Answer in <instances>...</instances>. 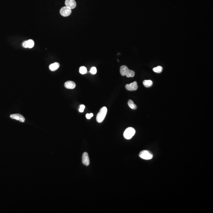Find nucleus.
<instances>
[{
	"label": "nucleus",
	"mask_w": 213,
	"mask_h": 213,
	"mask_svg": "<svg viewBox=\"0 0 213 213\" xmlns=\"http://www.w3.org/2000/svg\"><path fill=\"white\" fill-rule=\"evenodd\" d=\"M82 162L86 166H88L90 164L89 156L87 152L83 153L82 156Z\"/></svg>",
	"instance_id": "6e6552de"
},
{
	"label": "nucleus",
	"mask_w": 213,
	"mask_h": 213,
	"mask_svg": "<svg viewBox=\"0 0 213 213\" xmlns=\"http://www.w3.org/2000/svg\"><path fill=\"white\" fill-rule=\"evenodd\" d=\"M137 83L136 81L130 83L129 84H127L125 85V88L127 90L129 91H135L138 88Z\"/></svg>",
	"instance_id": "39448f33"
},
{
	"label": "nucleus",
	"mask_w": 213,
	"mask_h": 213,
	"mask_svg": "<svg viewBox=\"0 0 213 213\" xmlns=\"http://www.w3.org/2000/svg\"><path fill=\"white\" fill-rule=\"evenodd\" d=\"M10 117L12 119L19 121L21 122H24L25 121V118L23 116L19 114H11L10 115Z\"/></svg>",
	"instance_id": "0eeeda50"
},
{
	"label": "nucleus",
	"mask_w": 213,
	"mask_h": 213,
	"mask_svg": "<svg viewBox=\"0 0 213 213\" xmlns=\"http://www.w3.org/2000/svg\"><path fill=\"white\" fill-rule=\"evenodd\" d=\"M135 134V130L134 128L129 127L125 129L124 133V137L126 139H130Z\"/></svg>",
	"instance_id": "f03ea898"
},
{
	"label": "nucleus",
	"mask_w": 213,
	"mask_h": 213,
	"mask_svg": "<svg viewBox=\"0 0 213 213\" xmlns=\"http://www.w3.org/2000/svg\"><path fill=\"white\" fill-rule=\"evenodd\" d=\"M135 75V72L131 70H129L125 76L127 77H134Z\"/></svg>",
	"instance_id": "4468645a"
},
{
	"label": "nucleus",
	"mask_w": 213,
	"mask_h": 213,
	"mask_svg": "<svg viewBox=\"0 0 213 213\" xmlns=\"http://www.w3.org/2000/svg\"><path fill=\"white\" fill-rule=\"evenodd\" d=\"M93 116V114L92 113H90V114H87L86 115V117L87 119H90Z\"/></svg>",
	"instance_id": "aec40b11"
},
{
	"label": "nucleus",
	"mask_w": 213,
	"mask_h": 213,
	"mask_svg": "<svg viewBox=\"0 0 213 213\" xmlns=\"http://www.w3.org/2000/svg\"><path fill=\"white\" fill-rule=\"evenodd\" d=\"M139 156L142 159L146 160L151 159L153 158V155L147 150H142L140 152Z\"/></svg>",
	"instance_id": "7ed1b4c3"
},
{
	"label": "nucleus",
	"mask_w": 213,
	"mask_h": 213,
	"mask_svg": "<svg viewBox=\"0 0 213 213\" xmlns=\"http://www.w3.org/2000/svg\"><path fill=\"white\" fill-rule=\"evenodd\" d=\"M66 6H67L71 9H73L76 7V2L75 0H66L65 2Z\"/></svg>",
	"instance_id": "423d86ee"
},
{
	"label": "nucleus",
	"mask_w": 213,
	"mask_h": 213,
	"mask_svg": "<svg viewBox=\"0 0 213 213\" xmlns=\"http://www.w3.org/2000/svg\"><path fill=\"white\" fill-rule=\"evenodd\" d=\"M85 108V106L84 105H81L80 106L79 109V111L80 113H83L84 111V109Z\"/></svg>",
	"instance_id": "6ab92c4d"
},
{
	"label": "nucleus",
	"mask_w": 213,
	"mask_h": 213,
	"mask_svg": "<svg viewBox=\"0 0 213 213\" xmlns=\"http://www.w3.org/2000/svg\"><path fill=\"white\" fill-rule=\"evenodd\" d=\"M107 107H104L100 109L96 117V121L98 123H101L105 119L107 113Z\"/></svg>",
	"instance_id": "f257e3e1"
},
{
	"label": "nucleus",
	"mask_w": 213,
	"mask_h": 213,
	"mask_svg": "<svg viewBox=\"0 0 213 213\" xmlns=\"http://www.w3.org/2000/svg\"><path fill=\"white\" fill-rule=\"evenodd\" d=\"M143 84L145 87L149 88L152 86L153 84V82L150 80H145L143 81Z\"/></svg>",
	"instance_id": "f8f14e48"
},
{
	"label": "nucleus",
	"mask_w": 213,
	"mask_h": 213,
	"mask_svg": "<svg viewBox=\"0 0 213 213\" xmlns=\"http://www.w3.org/2000/svg\"><path fill=\"white\" fill-rule=\"evenodd\" d=\"M153 70L155 72L157 73H160L162 71L163 67L161 66H157L156 67H154L153 68Z\"/></svg>",
	"instance_id": "2eb2a0df"
},
{
	"label": "nucleus",
	"mask_w": 213,
	"mask_h": 213,
	"mask_svg": "<svg viewBox=\"0 0 213 213\" xmlns=\"http://www.w3.org/2000/svg\"><path fill=\"white\" fill-rule=\"evenodd\" d=\"M90 72L92 74L94 75L96 74L97 73V69L95 67H92L90 69Z\"/></svg>",
	"instance_id": "a211bd4d"
},
{
	"label": "nucleus",
	"mask_w": 213,
	"mask_h": 213,
	"mask_svg": "<svg viewBox=\"0 0 213 213\" xmlns=\"http://www.w3.org/2000/svg\"><path fill=\"white\" fill-rule=\"evenodd\" d=\"M129 70L128 67L125 65H123L121 66L120 68V73L122 76H125Z\"/></svg>",
	"instance_id": "9d476101"
},
{
	"label": "nucleus",
	"mask_w": 213,
	"mask_h": 213,
	"mask_svg": "<svg viewBox=\"0 0 213 213\" xmlns=\"http://www.w3.org/2000/svg\"><path fill=\"white\" fill-rule=\"evenodd\" d=\"M60 64L58 63H54L51 64L49 66V69L51 71H52L57 70L59 67Z\"/></svg>",
	"instance_id": "9b49d317"
},
{
	"label": "nucleus",
	"mask_w": 213,
	"mask_h": 213,
	"mask_svg": "<svg viewBox=\"0 0 213 213\" xmlns=\"http://www.w3.org/2000/svg\"><path fill=\"white\" fill-rule=\"evenodd\" d=\"M27 43L28 48H33V47H34V41L31 39L27 40Z\"/></svg>",
	"instance_id": "dca6fc26"
},
{
	"label": "nucleus",
	"mask_w": 213,
	"mask_h": 213,
	"mask_svg": "<svg viewBox=\"0 0 213 213\" xmlns=\"http://www.w3.org/2000/svg\"><path fill=\"white\" fill-rule=\"evenodd\" d=\"M23 46L25 47V48H28V46H27V41H25L23 42Z\"/></svg>",
	"instance_id": "412c9836"
},
{
	"label": "nucleus",
	"mask_w": 213,
	"mask_h": 213,
	"mask_svg": "<svg viewBox=\"0 0 213 213\" xmlns=\"http://www.w3.org/2000/svg\"><path fill=\"white\" fill-rule=\"evenodd\" d=\"M60 13L61 15L63 17H67L71 13V9L67 6H64L61 8Z\"/></svg>",
	"instance_id": "20e7f679"
},
{
	"label": "nucleus",
	"mask_w": 213,
	"mask_h": 213,
	"mask_svg": "<svg viewBox=\"0 0 213 213\" xmlns=\"http://www.w3.org/2000/svg\"><path fill=\"white\" fill-rule=\"evenodd\" d=\"M64 87L67 89H74L76 87V84L72 81H67L64 83Z\"/></svg>",
	"instance_id": "1a4fd4ad"
},
{
	"label": "nucleus",
	"mask_w": 213,
	"mask_h": 213,
	"mask_svg": "<svg viewBox=\"0 0 213 213\" xmlns=\"http://www.w3.org/2000/svg\"><path fill=\"white\" fill-rule=\"evenodd\" d=\"M128 105L130 108H131L132 109H137V105L134 104V101H133L132 100H129L128 101Z\"/></svg>",
	"instance_id": "ddd939ff"
},
{
	"label": "nucleus",
	"mask_w": 213,
	"mask_h": 213,
	"mask_svg": "<svg viewBox=\"0 0 213 213\" xmlns=\"http://www.w3.org/2000/svg\"><path fill=\"white\" fill-rule=\"evenodd\" d=\"M87 69L85 66H81L79 68V71L80 74H85L87 73Z\"/></svg>",
	"instance_id": "f3484780"
}]
</instances>
